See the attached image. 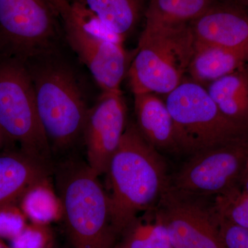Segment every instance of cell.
Here are the masks:
<instances>
[{"instance_id":"obj_27","label":"cell","mask_w":248,"mask_h":248,"mask_svg":"<svg viewBox=\"0 0 248 248\" xmlns=\"http://www.w3.org/2000/svg\"><path fill=\"white\" fill-rule=\"evenodd\" d=\"M235 4L242 6L245 9L248 10V0H232Z\"/></svg>"},{"instance_id":"obj_31","label":"cell","mask_w":248,"mask_h":248,"mask_svg":"<svg viewBox=\"0 0 248 248\" xmlns=\"http://www.w3.org/2000/svg\"></svg>"},{"instance_id":"obj_25","label":"cell","mask_w":248,"mask_h":248,"mask_svg":"<svg viewBox=\"0 0 248 248\" xmlns=\"http://www.w3.org/2000/svg\"><path fill=\"white\" fill-rule=\"evenodd\" d=\"M218 219L220 236L225 248H248V229L218 217Z\"/></svg>"},{"instance_id":"obj_22","label":"cell","mask_w":248,"mask_h":248,"mask_svg":"<svg viewBox=\"0 0 248 248\" xmlns=\"http://www.w3.org/2000/svg\"><path fill=\"white\" fill-rule=\"evenodd\" d=\"M70 1L75 17L84 30L100 40L123 45L125 40L123 36L111 30L95 14L83 5L71 0Z\"/></svg>"},{"instance_id":"obj_19","label":"cell","mask_w":248,"mask_h":248,"mask_svg":"<svg viewBox=\"0 0 248 248\" xmlns=\"http://www.w3.org/2000/svg\"><path fill=\"white\" fill-rule=\"evenodd\" d=\"M19 208L32 223L48 225L63 218V205L48 179L37 183L21 199Z\"/></svg>"},{"instance_id":"obj_17","label":"cell","mask_w":248,"mask_h":248,"mask_svg":"<svg viewBox=\"0 0 248 248\" xmlns=\"http://www.w3.org/2000/svg\"><path fill=\"white\" fill-rule=\"evenodd\" d=\"M214 0H149L143 30L155 31L189 25Z\"/></svg>"},{"instance_id":"obj_1","label":"cell","mask_w":248,"mask_h":248,"mask_svg":"<svg viewBox=\"0 0 248 248\" xmlns=\"http://www.w3.org/2000/svg\"><path fill=\"white\" fill-rule=\"evenodd\" d=\"M111 218L121 234L141 212L156 206L170 177L159 151L143 138L135 122L127 124L108 168Z\"/></svg>"},{"instance_id":"obj_24","label":"cell","mask_w":248,"mask_h":248,"mask_svg":"<svg viewBox=\"0 0 248 248\" xmlns=\"http://www.w3.org/2000/svg\"><path fill=\"white\" fill-rule=\"evenodd\" d=\"M27 218L16 205L0 208V239H14L27 226Z\"/></svg>"},{"instance_id":"obj_5","label":"cell","mask_w":248,"mask_h":248,"mask_svg":"<svg viewBox=\"0 0 248 248\" xmlns=\"http://www.w3.org/2000/svg\"><path fill=\"white\" fill-rule=\"evenodd\" d=\"M172 116L183 153L248 138V127L227 118L204 86L186 78L164 101Z\"/></svg>"},{"instance_id":"obj_2","label":"cell","mask_w":248,"mask_h":248,"mask_svg":"<svg viewBox=\"0 0 248 248\" xmlns=\"http://www.w3.org/2000/svg\"><path fill=\"white\" fill-rule=\"evenodd\" d=\"M33 84L37 110L49 143L71 146L82 135L90 107L74 68L59 50L26 60Z\"/></svg>"},{"instance_id":"obj_3","label":"cell","mask_w":248,"mask_h":248,"mask_svg":"<svg viewBox=\"0 0 248 248\" xmlns=\"http://www.w3.org/2000/svg\"><path fill=\"white\" fill-rule=\"evenodd\" d=\"M88 164L69 163L59 174L60 197L74 248H113L110 196Z\"/></svg>"},{"instance_id":"obj_12","label":"cell","mask_w":248,"mask_h":248,"mask_svg":"<svg viewBox=\"0 0 248 248\" xmlns=\"http://www.w3.org/2000/svg\"><path fill=\"white\" fill-rule=\"evenodd\" d=\"M190 27L195 42L248 55V10L232 0H214Z\"/></svg>"},{"instance_id":"obj_4","label":"cell","mask_w":248,"mask_h":248,"mask_svg":"<svg viewBox=\"0 0 248 248\" xmlns=\"http://www.w3.org/2000/svg\"><path fill=\"white\" fill-rule=\"evenodd\" d=\"M195 40L189 25L145 31L127 76L133 94H166L186 79L195 50Z\"/></svg>"},{"instance_id":"obj_10","label":"cell","mask_w":248,"mask_h":248,"mask_svg":"<svg viewBox=\"0 0 248 248\" xmlns=\"http://www.w3.org/2000/svg\"><path fill=\"white\" fill-rule=\"evenodd\" d=\"M58 13L63 38L80 62L89 69L102 92L121 91L130 59L123 45L100 40L77 21L70 0H50Z\"/></svg>"},{"instance_id":"obj_13","label":"cell","mask_w":248,"mask_h":248,"mask_svg":"<svg viewBox=\"0 0 248 248\" xmlns=\"http://www.w3.org/2000/svg\"><path fill=\"white\" fill-rule=\"evenodd\" d=\"M138 130L156 151L183 153L172 116L166 103L155 93L134 94Z\"/></svg>"},{"instance_id":"obj_16","label":"cell","mask_w":248,"mask_h":248,"mask_svg":"<svg viewBox=\"0 0 248 248\" xmlns=\"http://www.w3.org/2000/svg\"><path fill=\"white\" fill-rule=\"evenodd\" d=\"M207 92L227 118L248 127V66L209 84Z\"/></svg>"},{"instance_id":"obj_30","label":"cell","mask_w":248,"mask_h":248,"mask_svg":"<svg viewBox=\"0 0 248 248\" xmlns=\"http://www.w3.org/2000/svg\"><path fill=\"white\" fill-rule=\"evenodd\" d=\"M113 248H121L118 247V246H115V247H114Z\"/></svg>"},{"instance_id":"obj_11","label":"cell","mask_w":248,"mask_h":248,"mask_svg":"<svg viewBox=\"0 0 248 248\" xmlns=\"http://www.w3.org/2000/svg\"><path fill=\"white\" fill-rule=\"evenodd\" d=\"M127 108L122 91L102 92L90 107L82 135L88 166L97 176L107 173L127 126Z\"/></svg>"},{"instance_id":"obj_28","label":"cell","mask_w":248,"mask_h":248,"mask_svg":"<svg viewBox=\"0 0 248 248\" xmlns=\"http://www.w3.org/2000/svg\"><path fill=\"white\" fill-rule=\"evenodd\" d=\"M5 140H6V139H5L4 135L0 132V148L2 146L3 143H4Z\"/></svg>"},{"instance_id":"obj_8","label":"cell","mask_w":248,"mask_h":248,"mask_svg":"<svg viewBox=\"0 0 248 248\" xmlns=\"http://www.w3.org/2000/svg\"><path fill=\"white\" fill-rule=\"evenodd\" d=\"M248 156V138L202 150L173 177L168 187L184 195L215 198L239 186Z\"/></svg>"},{"instance_id":"obj_18","label":"cell","mask_w":248,"mask_h":248,"mask_svg":"<svg viewBox=\"0 0 248 248\" xmlns=\"http://www.w3.org/2000/svg\"><path fill=\"white\" fill-rule=\"evenodd\" d=\"M95 14L111 30L126 38L144 17L149 0H71Z\"/></svg>"},{"instance_id":"obj_23","label":"cell","mask_w":248,"mask_h":248,"mask_svg":"<svg viewBox=\"0 0 248 248\" xmlns=\"http://www.w3.org/2000/svg\"><path fill=\"white\" fill-rule=\"evenodd\" d=\"M11 243V248H53V235L48 225L32 223Z\"/></svg>"},{"instance_id":"obj_29","label":"cell","mask_w":248,"mask_h":248,"mask_svg":"<svg viewBox=\"0 0 248 248\" xmlns=\"http://www.w3.org/2000/svg\"><path fill=\"white\" fill-rule=\"evenodd\" d=\"M0 248H11V246H8L7 245L4 244L1 239H0Z\"/></svg>"},{"instance_id":"obj_6","label":"cell","mask_w":248,"mask_h":248,"mask_svg":"<svg viewBox=\"0 0 248 248\" xmlns=\"http://www.w3.org/2000/svg\"><path fill=\"white\" fill-rule=\"evenodd\" d=\"M0 132L19 143L24 153L50 166V143L31 75L25 62L14 57L0 60Z\"/></svg>"},{"instance_id":"obj_9","label":"cell","mask_w":248,"mask_h":248,"mask_svg":"<svg viewBox=\"0 0 248 248\" xmlns=\"http://www.w3.org/2000/svg\"><path fill=\"white\" fill-rule=\"evenodd\" d=\"M155 208L173 248H225L218 216L209 199L184 195L167 187Z\"/></svg>"},{"instance_id":"obj_21","label":"cell","mask_w":248,"mask_h":248,"mask_svg":"<svg viewBox=\"0 0 248 248\" xmlns=\"http://www.w3.org/2000/svg\"><path fill=\"white\" fill-rule=\"evenodd\" d=\"M214 208L218 217L248 229V192L239 186L214 198Z\"/></svg>"},{"instance_id":"obj_20","label":"cell","mask_w":248,"mask_h":248,"mask_svg":"<svg viewBox=\"0 0 248 248\" xmlns=\"http://www.w3.org/2000/svg\"><path fill=\"white\" fill-rule=\"evenodd\" d=\"M154 217L151 220H135L123 232L121 248H173L167 229L154 208Z\"/></svg>"},{"instance_id":"obj_26","label":"cell","mask_w":248,"mask_h":248,"mask_svg":"<svg viewBox=\"0 0 248 248\" xmlns=\"http://www.w3.org/2000/svg\"><path fill=\"white\" fill-rule=\"evenodd\" d=\"M240 187L248 192V156L239 184Z\"/></svg>"},{"instance_id":"obj_7","label":"cell","mask_w":248,"mask_h":248,"mask_svg":"<svg viewBox=\"0 0 248 248\" xmlns=\"http://www.w3.org/2000/svg\"><path fill=\"white\" fill-rule=\"evenodd\" d=\"M63 38L50 0H0V51L26 61L59 50Z\"/></svg>"},{"instance_id":"obj_15","label":"cell","mask_w":248,"mask_h":248,"mask_svg":"<svg viewBox=\"0 0 248 248\" xmlns=\"http://www.w3.org/2000/svg\"><path fill=\"white\" fill-rule=\"evenodd\" d=\"M248 55L218 46L195 42L187 73L191 80L204 86L247 64Z\"/></svg>"},{"instance_id":"obj_14","label":"cell","mask_w":248,"mask_h":248,"mask_svg":"<svg viewBox=\"0 0 248 248\" xmlns=\"http://www.w3.org/2000/svg\"><path fill=\"white\" fill-rule=\"evenodd\" d=\"M49 166L20 152L0 154V208L16 205L37 183L48 179Z\"/></svg>"}]
</instances>
